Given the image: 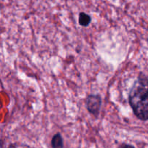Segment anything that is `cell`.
Listing matches in <instances>:
<instances>
[{
    "label": "cell",
    "instance_id": "5",
    "mask_svg": "<svg viewBox=\"0 0 148 148\" xmlns=\"http://www.w3.org/2000/svg\"><path fill=\"white\" fill-rule=\"evenodd\" d=\"M118 148H135L132 145L127 144V143H122L119 146Z\"/></svg>",
    "mask_w": 148,
    "mask_h": 148
},
{
    "label": "cell",
    "instance_id": "6",
    "mask_svg": "<svg viewBox=\"0 0 148 148\" xmlns=\"http://www.w3.org/2000/svg\"><path fill=\"white\" fill-rule=\"evenodd\" d=\"M8 148H17V145H16V144H10V145H9Z\"/></svg>",
    "mask_w": 148,
    "mask_h": 148
},
{
    "label": "cell",
    "instance_id": "1",
    "mask_svg": "<svg viewBox=\"0 0 148 148\" xmlns=\"http://www.w3.org/2000/svg\"><path fill=\"white\" fill-rule=\"evenodd\" d=\"M129 103L134 115L142 121L148 120V78L140 73L129 93Z\"/></svg>",
    "mask_w": 148,
    "mask_h": 148
},
{
    "label": "cell",
    "instance_id": "4",
    "mask_svg": "<svg viewBox=\"0 0 148 148\" xmlns=\"http://www.w3.org/2000/svg\"><path fill=\"white\" fill-rule=\"evenodd\" d=\"M91 17L85 12H80L79 14V23L83 27H87L91 23Z\"/></svg>",
    "mask_w": 148,
    "mask_h": 148
},
{
    "label": "cell",
    "instance_id": "3",
    "mask_svg": "<svg viewBox=\"0 0 148 148\" xmlns=\"http://www.w3.org/2000/svg\"><path fill=\"white\" fill-rule=\"evenodd\" d=\"M51 145L52 148H64L63 138L60 133H56L53 136L51 141Z\"/></svg>",
    "mask_w": 148,
    "mask_h": 148
},
{
    "label": "cell",
    "instance_id": "2",
    "mask_svg": "<svg viewBox=\"0 0 148 148\" xmlns=\"http://www.w3.org/2000/svg\"><path fill=\"white\" fill-rule=\"evenodd\" d=\"M102 99L98 94H90L86 98V108L89 113L98 116L101 110Z\"/></svg>",
    "mask_w": 148,
    "mask_h": 148
}]
</instances>
